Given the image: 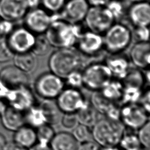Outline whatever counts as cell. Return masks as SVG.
<instances>
[{
  "mask_svg": "<svg viewBox=\"0 0 150 150\" xmlns=\"http://www.w3.org/2000/svg\"><path fill=\"white\" fill-rule=\"evenodd\" d=\"M126 19L133 28L149 26L150 23V5L148 1L132 2L127 9Z\"/></svg>",
  "mask_w": 150,
  "mask_h": 150,
  "instance_id": "16",
  "label": "cell"
},
{
  "mask_svg": "<svg viewBox=\"0 0 150 150\" xmlns=\"http://www.w3.org/2000/svg\"><path fill=\"white\" fill-rule=\"evenodd\" d=\"M49 146L52 150H77L78 142L70 132L61 131L54 134Z\"/></svg>",
  "mask_w": 150,
  "mask_h": 150,
  "instance_id": "21",
  "label": "cell"
},
{
  "mask_svg": "<svg viewBox=\"0 0 150 150\" xmlns=\"http://www.w3.org/2000/svg\"><path fill=\"white\" fill-rule=\"evenodd\" d=\"M118 146L121 150H138L142 147L137 135L132 131L128 132L125 131Z\"/></svg>",
  "mask_w": 150,
  "mask_h": 150,
  "instance_id": "32",
  "label": "cell"
},
{
  "mask_svg": "<svg viewBox=\"0 0 150 150\" xmlns=\"http://www.w3.org/2000/svg\"><path fill=\"white\" fill-rule=\"evenodd\" d=\"M52 21L45 33L50 46L56 49L74 47L80 35L84 30L81 23L73 24L52 14Z\"/></svg>",
  "mask_w": 150,
  "mask_h": 150,
  "instance_id": "1",
  "label": "cell"
},
{
  "mask_svg": "<svg viewBox=\"0 0 150 150\" xmlns=\"http://www.w3.org/2000/svg\"><path fill=\"white\" fill-rule=\"evenodd\" d=\"M1 116L4 126L9 130L16 131L25 124L24 112L11 106L6 107Z\"/></svg>",
  "mask_w": 150,
  "mask_h": 150,
  "instance_id": "20",
  "label": "cell"
},
{
  "mask_svg": "<svg viewBox=\"0 0 150 150\" xmlns=\"http://www.w3.org/2000/svg\"><path fill=\"white\" fill-rule=\"evenodd\" d=\"M6 38L10 48L16 54L31 51L35 35L22 26L15 27Z\"/></svg>",
  "mask_w": 150,
  "mask_h": 150,
  "instance_id": "11",
  "label": "cell"
},
{
  "mask_svg": "<svg viewBox=\"0 0 150 150\" xmlns=\"http://www.w3.org/2000/svg\"><path fill=\"white\" fill-rule=\"evenodd\" d=\"M90 5L86 0H69L58 13L60 19L73 24L84 21Z\"/></svg>",
  "mask_w": 150,
  "mask_h": 150,
  "instance_id": "13",
  "label": "cell"
},
{
  "mask_svg": "<svg viewBox=\"0 0 150 150\" xmlns=\"http://www.w3.org/2000/svg\"><path fill=\"white\" fill-rule=\"evenodd\" d=\"M24 26L35 35L43 34L52 21V15L43 8H36L28 11L23 18Z\"/></svg>",
  "mask_w": 150,
  "mask_h": 150,
  "instance_id": "12",
  "label": "cell"
},
{
  "mask_svg": "<svg viewBox=\"0 0 150 150\" xmlns=\"http://www.w3.org/2000/svg\"><path fill=\"white\" fill-rule=\"evenodd\" d=\"M66 2V0H40V4L49 13L56 14L62 10Z\"/></svg>",
  "mask_w": 150,
  "mask_h": 150,
  "instance_id": "37",
  "label": "cell"
},
{
  "mask_svg": "<svg viewBox=\"0 0 150 150\" xmlns=\"http://www.w3.org/2000/svg\"><path fill=\"white\" fill-rule=\"evenodd\" d=\"M0 81L9 89H15L29 86V79L27 73L13 65L6 66L0 71Z\"/></svg>",
  "mask_w": 150,
  "mask_h": 150,
  "instance_id": "17",
  "label": "cell"
},
{
  "mask_svg": "<svg viewBox=\"0 0 150 150\" xmlns=\"http://www.w3.org/2000/svg\"><path fill=\"white\" fill-rule=\"evenodd\" d=\"M29 9L39 7L40 4V0H26Z\"/></svg>",
  "mask_w": 150,
  "mask_h": 150,
  "instance_id": "48",
  "label": "cell"
},
{
  "mask_svg": "<svg viewBox=\"0 0 150 150\" xmlns=\"http://www.w3.org/2000/svg\"><path fill=\"white\" fill-rule=\"evenodd\" d=\"M46 120V123L53 125L59 123L62 116V112L54 99H43L39 104Z\"/></svg>",
  "mask_w": 150,
  "mask_h": 150,
  "instance_id": "23",
  "label": "cell"
},
{
  "mask_svg": "<svg viewBox=\"0 0 150 150\" xmlns=\"http://www.w3.org/2000/svg\"><path fill=\"white\" fill-rule=\"evenodd\" d=\"M138 104L149 114L150 111V91L149 86L145 88Z\"/></svg>",
  "mask_w": 150,
  "mask_h": 150,
  "instance_id": "42",
  "label": "cell"
},
{
  "mask_svg": "<svg viewBox=\"0 0 150 150\" xmlns=\"http://www.w3.org/2000/svg\"><path fill=\"white\" fill-rule=\"evenodd\" d=\"M14 28V22L0 19V33L2 37H6Z\"/></svg>",
  "mask_w": 150,
  "mask_h": 150,
  "instance_id": "43",
  "label": "cell"
},
{
  "mask_svg": "<svg viewBox=\"0 0 150 150\" xmlns=\"http://www.w3.org/2000/svg\"><path fill=\"white\" fill-rule=\"evenodd\" d=\"M124 86H129L139 88H144L147 83L144 70L134 66L130 67L125 77L121 80Z\"/></svg>",
  "mask_w": 150,
  "mask_h": 150,
  "instance_id": "25",
  "label": "cell"
},
{
  "mask_svg": "<svg viewBox=\"0 0 150 150\" xmlns=\"http://www.w3.org/2000/svg\"><path fill=\"white\" fill-rule=\"evenodd\" d=\"M14 54L7 42L6 37L0 38V63H6L11 60Z\"/></svg>",
  "mask_w": 150,
  "mask_h": 150,
  "instance_id": "38",
  "label": "cell"
},
{
  "mask_svg": "<svg viewBox=\"0 0 150 150\" xmlns=\"http://www.w3.org/2000/svg\"><path fill=\"white\" fill-rule=\"evenodd\" d=\"M1 37H2V36H1V33H0V38H1Z\"/></svg>",
  "mask_w": 150,
  "mask_h": 150,
  "instance_id": "54",
  "label": "cell"
},
{
  "mask_svg": "<svg viewBox=\"0 0 150 150\" xmlns=\"http://www.w3.org/2000/svg\"><path fill=\"white\" fill-rule=\"evenodd\" d=\"M144 88L124 86L120 105L138 103Z\"/></svg>",
  "mask_w": 150,
  "mask_h": 150,
  "instance_id": "31",
  "label": "cell"
},
{
  "mask_svg": "<svg viewBox=\"0 0 150 150\" xmlns=\"http://www.w3.org/2000/svg\"><path fill=\"white\" fill-rule=\"evenodd\" d=\"M128 58L133 66L142 70L149 69L150 65L149 42H137L131 47Z\"/></svg>",
  "mask_w": 150,
  "mask_h": 150,
  "instance_id": "18",
  "label": "cell"
},
{
  "mask_svg": "<svg viewBox=\"0 0 150 150\" xmlns=\"http://www.w3.org/2000/svg\"><path fill=\"white\" fill-rule=\"evenodd\" d=\"M115 22H121L126 18L128 6L123 0H110L105 6Z\"/></svg>",
  "mask_w": 150,
  "mask_h": 150,
  "instance_id": "30",
  "label": "cell"
},
{
  "mask_svg": "<svg viewBox=\"0 0 150 150\" xmlns=\"http://www.w3.org/2000/svg\"><path fill=\"white\" fill-rule=\"evenodd\" d=\"M81 71L83 87L91 91H100L112 78L110 70L104 62H97L88 64Z\"/></svg>",
  "mask_w": 150,
  "mask_h": 150,
  "instance_id": "5",
  "label": "cell"
},
{
  "mask_svg": "<svg viewBox=\"0 0 150 150\" xmlns=\"http://www.w3.org/2000/svg\"><path fill=\"white\" fill-rule=\"evenodd\" d=\"M89 102L100 114L104 115L105 117L118 104L106 98L100 91H93Z\"/></svg>",
  "mask_w": 150,
  "mask_h": 150,
  "instance_id": "27",
  "label": "cell"
},
{
  "mask_svg": "<svg viewBox=\"0 0 150 150\" xmlns=\"http://www.w3.org/2000/svg\"><path fill=\"white\" fill-rule=\"evenodd\" d=\"M1 150H27V149L22 147L15 142H10L6 143Z\"/></svg>",
  "mask_w": 150,
  "mask_h": 150,
  "instance_id": "45",
  "label": "cell"
},
{
  "mask_svg": "<svg viewBox=\"0 0 150 150\" xmlns=\"http://www.w3.org/2000/svg\"><path fill=\"white\" fill-rule=\"evenodd\" d=\"M132 38L137 42H149V26H138L133 28Z\"/></svg>",
  "mask_w": 150,
  "mask_h": 150,
  "instance_id": "41",
  "label": "cell"
},
{
  "mask_svg": "<svg viewBox=\"0 0 150 150\" xmlns=\"http://www.w3.org/2000/svg\"><path fill=\"white\" fill-rule=\"evenodd\" d=\"M64 80L50 72L39 75L34 83V91L43 99H55L64 88Z\"/></svg>",
  "mask_w": 150,
  "mask_h": 150,
  "instance_id": "6",
  "label": "cell"
},
{
  "mask_svg": "<svg viewBox=\"0 0 150 150\" xmlns=\"http://www.w3.org/2000/svg\"><path fill=\"white\" fill-rule=\"evenodd\" d=\"M71 134L77 142L80 143L90 141L92 138L91 131L89 127L80 124L73 129Z\"/></svg>",
  "mask_w": 150,
  "mask_h": 150,
  "instance_id": "35",
  "label": "cell"
},
{
  "mask_svg": "<svg viewBox=\"0 0 150 150\" xmlns=\"http://www.w3.org/2000/svg\"><path fill=\"white\" fill-rule=\"evenodd\" d=\"M74 47L83 56L96 57L104 51L103 35L87 29L80 35Z\"/></svg>",
  "mask_w": 150,
  "mask_h": 150,
  "instance_id": "10",
  "label": "cell"
},
{
  "mask_svg": "<svg viewBox=\"0 0 150 150\" xmlns=\"http://www.w3.org/2000/svg\"><path fill=\"white\" fill-rule=\"evenodd\" d=\"M90 6H105L110 0H86Z\"/></svg>",
  "mask_w": 150,
  "mask_h": 150,
  "instance_id": "46",
  "label": "cell"
},
{
  "mask_svg": "<svg viewBox=\"0 0 150 150\" xmlns=\"http://www.w3.org/2000/svg\"><path fill=\"white\" fill-rule=\"evenodd\" d=\"M149 114L138 103L121 105L120 121L131 131H137L149 121Z\"/></svg>",
  "mask_w": 150,
  "mask_h": 150,
  "instance_id": "9",
  "label": "cell"
},
{
  "mask_svg": "<svg viewBox=\"0 0 150 150\" xmlns=\"http://www.w3.org/2000/svg\"><path fill=\"white\" fill-rule=\"evenodd\" d=\"M92 138L101 147L118 146L126 128L120 121L100 118L92 127Z\"/></svg>",
  "mask_w": 150,
  "mask_h": 150,
  "instance_id": "3",
  "label": "cell"
},
{
  "mask_svg": "<svg viewBox=\"0 0 150 150\" xmlns=\"http://www.w3.org/2000/svg\"><path fill=\"white\" fill-rule=\"evenodd\" d=\"M56 102L63 113H76L89 103L80 89L68 87L63 88Z\"/></svg>",
  "mask_w": 150,
  "mask_h": 150,
  "instance_id": "8",
  "label": "cell"
},
{
  "mask_svg": "<svg viewBox=\"0 0 150 150\" xmlns=\"http://www.w3.org/2000/svg\"><path fill=\"white\" fill-rule=\"evenodd\" d=\"M100 150H121L118 146H108V147H102Z\"/></svg>",
  "mask_w": 150,
  "mask_h": 150,
  "instance_id": "51",
  "label": "cell"
},
{
  "mask_svg": "<svg viewBox=\"0 0 150 150\" xmlns=\"http://www.w3.org/2000/svg\"><path fill=\"white\" fill-rule=\"evenodd\" d=\"M60 121L62 125L67 129H73L79 124L76 113H64Z\"/></svg>",
  "mask_w": 150,
  "mask_h": 150,
  "instance_id": "40",
  "label": "cell"
},
{
  "mask_svg": "<svg viewBox=\"0 0 150 150\" xmlns=\"http://www.w3.org/2000/svg\"><path fill=\"white\" fill-rule=\"evenodd\" d=\"M129 2L131 3L132 2H141V1H148V0H128Z\"/></svg>",
  "mask_w": 150,
  "mask_h": 150,
  "instance_id": "52",
  "label": "cell"
},
{
  "mask_svg": "<svg viewBox=\"0 0 150 150\" xmlns=\"http://www.w3.org/2000/svg\"><path fill=\"white\" fill-rule=\"evenodd\" d=\"M5 100L10 106L23 112L36 104L35 96L29 86L10 90Z\"/></svg>",
  "mask_w": 150,
  "mask_h": 150,
  "instance_id": "14",
  "label": "cell"
},
{
  "mask_svg": "<svg viewBox=\"0 0 150 150\" xmlns=\"http://www.w3.org/2000/svg\"><path fill=\"white\" fill-rule=\"evenodd\" d=\"M28 150H52L49 145H43L36 143Z\"/></svg>",
  "mask_w": 150,
  "mask_h": 150,
  "instance_id": "47",
  "label": "cell"
},
{
  "mask_svg": "<svg viewBox=\"0 0 150 150\" xmlns=\"http://www.w3.org/2000/svg\"><path fill=\"white\" fill-rule=\"evenodd\" d=\"M104 51L109 54L122 53L133 40L131 28L122 22H115L103 35Z\"/></svg>",
  "mask_w": 150,
  "mask_h": 150,
  "instance_id": "4",
  "label": "cell"
},
{
  "mask_svg": "<svg viewBox=\"0 0 150 150\" xmlns=\"http://www.w3.org/2000/svg\"><path fill=\"white\" fill-rule=\"evenodd\" d=\"M25 124L33 128L47 124L43 111L39 104H35L24 112Z\"/></svg>",
  "mask_w": 150,
  "mask_h": 150,
  "instance_id": "28",
  "label": "cell"
},
{
  "mask_svg": "<svg viewBox=\"0 0 150 150\" xmlns=\"http://www.w3.org/2000/svg\"><path fill=\"white\" fill-rule=\"evenodd\" d=\"M123 88L124 86L121 80L112 78L100 91L106 98L120 104L122 95Z\"/></svg>",
  "mask_w": 150,
  "mask_h": 150,
  "instance_id": "26",
  "label": "cell"
},
{
  "mask_svg": "<svg viewBox=\"0 0 150 150\" xmlns=\"http://www.w3.org/2000/svg\"><path fill=\"white\" fill-rule=\"evenodd\" d=\"M50 46V45L45 33L37 35L35 36V42L31 52L36 56H44L48 52Z\"/></svg>",
  "mask_w": 150,
  "mask_h": 150,
  "instance_id": "34",
  "label": "cell"
},
{
  "mask_svg": "<svg viewBox=\"0 0 150 150\" xmlns=\"http://www.w3.org/2000/svg\"><path fill=\"white\" fill-rule=\"evenodd\" d=\"M79 124L92 127L100 119V114L89 103L76 112Z\"/></svg>",
  "mask_w": 150,
  "mask_h": 150,
  "instance_id": "29",
  "label": "cell"
},
{
  "mask_svg": "<svg viewBox=\"0 0 150 150\" xmlns=\"http://www.w3.org/2000/svg\"><path fill=\"white\" fill-rule=\"evenodd\" d=\"M15 131L14 142L18 145L29 149L36 144V132L33 127L25 124Z\"/></svg>",
  "mask_w": 150,
  "mask_h": 150,
  "instance_id": "24",
  "label": "cell"
},
{
  "mask_svg": "<svg viewBox=\"0 0 150 150\" xmlns=\"http://www.w3.org/2000/svg\"><path fill=\"white\" fill-rule=\"evenodd\" d=\"M6 105L5 104V103L4 102V100L0 99V116L2 115V112H4V111L5 110V109L6 107Z\"/></svg>",
  "mask_w": 150,
  "mask_h": 150,
  "instance_id": "49",
  "label": "cell"
},
{
  "mask_svg": "<svg viewBox=\"0 0 150 150\" xmlns=\"http://www.w3.org/2000/svg\"><path fill=\"white\" fill-rule=\"evenodd\" d=\"M64 84L68 87L80 89L83 87L81 70H75L69 73L64 79Z\"/></svg>",
  "mask_w": 150,
  "mask_h": 150,
  "instance_id": "36",
  "label": "cell"
},
{
  "mask_svg": "<svg viewBox=\"0 0 150 150\" xmlns=\"http://www.w3.org/2000/svg\"><path fill=\"white\" fill-rule=\"evenodd\" d=\"M29 10L26 0H0V19L15 22Z\"/></svg>",
  "mask_w": 150,
  "mask_h": 150,
  "instance_id": "15",
  "label": "cell"
},
{
  "mask_svg": "<svg viewBox=\"0 0 150 150\" xmlns=\"http://www.w3.org/2000/svg\"><path fill=\"white\" fill-rule=\"evenodd\" d=\"M6 143V142L5 138L2 134H0V150L3 148V146L5 145Z\"/></svg>",
  "mask_w": 150,
  "mask_h": 150,
  "instance_id": "50",
  "label": "cell"
},
{
  "mask_svg": "<svg viewBox=\"0 0 150 150\" xmlns=\"http://www.w3.org/2000/svg\"><path fill=\"white\" fill-rule=\"evenodd\" d=\"M101 146L96 142L91 140L80 143L77 150H100Z\"/></svg>",
  "mask_w": 150,
  "mask_h": 150,
  "instance_id": "44",
  "label": "cell"
},
{
  "mask_svg": "<svg viewBox=\"0 0 150 150\" xmlns=\"http://www.w3.org/2000/svg\"><path fill=\"white\" fill-rule=\"evenodd\" d=\"M138 150H149V149H146V148H145L141 147V148H139Z\"/></svg>",
  "mask_w": 150,
  "mask_h": 150,
  "instance_id": "53",
  "label": "cell"
},
{
  "mask_svg": "<svg viewBox=\"0 0 150 150\" xmlns=\"http://www.w3.org/2000/svg\"><path fill=\"white\" fill-rule=\"evenodd\" d=\"M104 62L110 70L112 78L120 80L125 77L131 67L128 57L122 53L109 54Z\"/></svg>",
  "mask_w": 150,
  "mask_h": 150,
  "instance_id": "19",
  "label": "cell"
},
{
  "mask_svg": "<svg viewBox=\"0 0 150 150\" xmlns=\"http://www.w3.org/2000/svg\"><path fill=\"white\" fill-rule=\"evenodd\" d=\"M83 66V55L75 47L57 49L48 59L50 71L62 79L73 71L81 70Z\"/></svg>",
  "mask_w": 150,
  "mask_h": 150,
  "instance_id": "2",
  "label": "cell"
},
{
  "mask_svg": "<svg viewBox=\"0 0 150 150\" xmlns=\"http://www.w3.org/2000/svg\"><path fill=\"white\" fill-rule=\"evenodd\" d=\"M36 138L37 142L43 145H49V144L53 138L55 132L52 125L45 124L37 128Z\"/></svg>",
  "mask_w": 150,
  "mask_h": 150,
  "instance_id": "33",
  "label": "cell"
},
{
  "mask_svg": "<svg viewBox=\"0 0 150 150\" xmlns=\"http://www.w3.org/2000/svg\"><path fill=\"white\" fill-rule=\"evenodd\" d=\"M83 22L87 30L102 35L115 22L105 6H90Z\"/></svg>",
  "mask_w": 150,
  "mask_h": 150,
  "instance_id": "7",
  "label": "cell"
},
{
  "mask_svg": "<svg viewBox=\"0 0 150 150\" xmlns=\"http://www.w3.org/2000/svg\"><path fill=\"white\" fill-rule=\"evenodd\" d=\"M12 59L13 65L27 74L35 71L38 65L37 56L31 51L16 53Z\"/></svg>",
  "mask_w": 150,
  "mask_h": 150,
  "instance_id": "22",
  "label": "cell"
},
{
  "mask_svg": "<svg viewBox=\"0 0 150 150\" xmlns=\"http://www.w3.org/2000/svg\"><path fill=\"white\" fill-rule=\"evenodd\" d=\"M137 137L142 147L149 148L150 139V123L149 121L139 128L138 130Z\"/></svg>",
  "mask_w": 150,
  "mask_h": 150,
  "instance_id": "39",
  "label": "cell"
}]
</instances>
